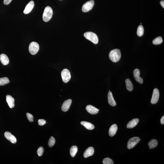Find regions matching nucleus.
<instances>
[{"label":"nucleus","instance_id":"obj_18","mask_svg":"<svg viewBox=\"0 0 164 164\" xmlns=\"http://www.w3.org/2000/svg\"><path fill=\"white\" fill-rule=\"evenodd\" d=\"M108 102L109 104L111 105L112 106H116V104L115 102L114 99L112 92L109 91L108 92Z\"/></svg>","mask_w":164,"mask_h":164},{"label":"nucleus","instance_id":"obj_16","mask_svg":"<svg viewBox=\"0 0 164 164\" xmlns=\"http://www.w3.org/2000/svg\"><path fill=\"white\" fill-rule=\"evenodd\" d=\"M0 61L4 65H7L9 63V60L8 56L4 53L1 54L0 56Z\"/></svg>","mask_w":164,"mask_h":164},{"label":"nucleus","instance_id":"obj_33","mask_svg":"<svg viewBox=\"0 0 164 164\" xmlns=\"http://www.w3.org/2000/svg\"><path fill=\"white\" fill-rule=\"evenodd\" d=\"M160 123L162 124L163 125L164 124V116L162 117L160 120Z\"/></svg>","mask_w":164,"mask_h":164},{"label":"nucleus","instance_id":"obj_19","mask_svg":"<svg viewBox=\"0 0 164 164\" xmlns=\"http://www.w3.org/2000/svg\"><path fill=\"white\" fill-rule=\"evenodd\" d=\"M138 118H134L130 121L127 125V127L129 129L133 128L137 125L139 122Z\"/></svg>","mask_w":164,"mask_h":164},{"label":"nucleus","instance_id":"obj_17","mask_svg":"<svg viewBox=\"0 0 164 164\" xmlns=\"http://www.w3.org/2000/svg\"><path fill=\"white\" fill-rule=\"evenodd\" d=\"M94 152L93 148L90 147L87 148L84 153V158H87L93 155Z\"/></svg>","mask_w":164,"mask_h":164},{"label":"nucleus","instance_id":"obj_20","mask_svg":"<svg viewBox=\"0 0 164 164\" xmlns=\"http://www.w3.org/2000/svg\"><path fill=\"white\" fill-rule=\"evenodd\" d=\"M81 124L85 127L86 129L89 130H92L95 128L94 125L92 123L86 121H82Z\"/></svg>","mask_w":164,"mask_h":164},{"label":"nucleus","instance_id":"obj_24","mask_svg":"<svg viewBox=\"0 0 164 164\" xmlns=\"http://www.w3.org/2000/svg\"><path fill=\"white\" fill-rule=\"evenodd\" d=\"M9 81L7 77H3L0 78V86H3L9 83Z\"/></svg>","mask_w":164,"mask_h":164},{"label":"nucleus","instance_id":"obj_4","mask_svg":"<svg viewBox=\"0 0 164 164\" xmlns=\"http://www.w3.org/2000/svg\"><path fill=\"white\" fill-rule=\"evenodd\" d=\"M39 50V45L36 42H32L29 45V50L31 54L34 55L38 52Z\"/></svg>","mask_w":164,"mask_h":164},{"label":"nucleus","instance_id":"obj_1","mask_svg":"<svg viewBox=\"0 0 164 164\" xmlns=\"http://www.w3.org/2000/svg\"><path fill=\"white\" fill-rule=\"evenodd\" d=\"M121 57V51L117 49L112 50L109 54L110 59L113 62H117L119 61Z\"/></svg>","mask_w":164,"mask_h":164},{"label":"nucleus","instance_id":"obj_25","mask_svg":"<svg viewBox=\"0 0 164 164\" xmlns=\"http://www.w3.org/2000/svg\"><path fill=\"white\" fill-rule=\"evenodd\" d=\"M144 30L143 27L142 25H139L138 27L137 31L138 36L139 37L142 36L144 35Z\"/></svg>","mask_w":164,"mask_h":164},{"label":"nucleus","instance_id":"obj_28","mask_svg":"<svg viewBox=\"0 0 164 164\" xmlns=\"http://www.w3.org/2000/svg\"><path fill=\"white\" fill-rule=\"evenodd\" d=\"M103 163L104 164H113L114 162L111 159L109 158H106L103 160Z\"/></svg>","mask_w":164,"mask_h":164},{"label":"nucleus","instance_id":"obj_5","mask_svg":"<svg viewBox=\"0 0 164 164\" xmlns=\"http://www.w3.org/2000/svg\"><path fill=\"white\" fill-rule=\"evenodd\" d=\"M140 138L138 137H134L130 139L128 142V149H130L134 147L140 142Z\"/></svg>","mask_w":164,"mask_h":164},{"label":"nucleus","instance_id":"obj_32","mask_svg":"<svg viewBox=\"0 0 164 164\" xmlns=\"http://www.w3.org/2000/svg\"><path fill=\"white\" fill-rule=\"evenodd\" d=\"M12 0H4V3L5 5H7L10 3Z\"/></svg>","mask_w":164,"mask_h":164},{"label":"nucleus","instance_id":"obj_31","mask_svg":"<svg viewBox=\"0 0 164 164\" xmlns=\"http://www.w3.org/2000/svg\"><path fill=\"white\" fill-rule=\"evenodd\" d=\"M38 125L40 126H43L46 124V122L45 120L43 119H39L38 121Z\"/></svg>","mask_w":164,"mask_h":164},{"label":"nucleus","instance_id":"obj_21","mask_svg":"<svg viewBox=\"0 0 164 164\" xmlns=\"http://www.w3.org/2000/svg\"><path fill=\"white\" fill-rule=\"evenodd\" d=\"M125 82L127 89L129 91H132L134 88L132 82L129 79H126Z\"/></svg>","mask_w":164,"mask_h":164},{"label":"nucleus","instance_id":"obj_9","mask_svg":"<svg viewBox=\"0 0 164 164\" xmlns=\"http://www.w3.org/2000/svg\"><path fill=\"white\" fill-rule=\"evenodd\" d=\"M4 136L7 140L9 141L12 144H16L17 140L16 138L9 132H6L4 133Z\"/></svg>","mask_w":164,"mask_h":164},{"label":"nucleus","instance_id":"obj_30","mask_svg":"<svg viewBox=\"0 0 164 164\" xmlns=\"http://www.w3.org/2000/svg\"><path fill=\"white\" fill-rule=\"evenodd\" d=\"M27 116L29 121L30 122H33L34 121V117L32 114L29 113H27L26 114Z\"/></svg>","mask_w":164,"mask_h":164},{"label":"nucleus","instance_id":"obj_13","mask_svg":"<svg viewBox=\"0 0 164 164\" xmlns=\"http://www.w3.org/2000/svg\"><path fill=\"white\" fill-rule=\"evenodd\" d=\"M34 6H35V3L33 1L30 2L26 6L24 11V13L25 14L29 13L33 9Z\"/></svg>","mask_w":164,"mask_h":164},{"label":"nucleus","instance_id":"obj_12","mask_svg":"<svg viewBox=\"0 0 164 164\" xmlns=\"http://www.w3.org/2000/svg\"><path fill=\"white\" fill-rule=\"evenodd\" d=\"M86 110L89 113L92 115L97 114L99 112V110L92 105H89L86 107Z\"/></svg>","mask_w":164,"mask_h":164},{"label":"nucleus","instance_id":"obj_10","mask_svg":"<svg viewBox=\"0 0 164 164\" xmlns=\"http://www.w3.org/2000/svg\"><path fill=\"white\" fill-rule=\"evenodd\" d=\"M134 77L136 80L139 83L142 84L143 82V79L140 77V71L138 69H135L133 72Z\"/></svg>","mask_w":164,"mask_h":164},{"label":"nucleus","instance_id":"obj_26","mask_svg":"<svg viewBox=\"0 0 164 164\" xmlns=\"http://www.w3.org/2000/svg\"><path fill=\"white\" fill-rule=\"evenodd\" d=\"M163 42V39L161 37H159L156 38L152 41L154 45H159L161 44Z\"/></svg>","mask_w":164,"mask_h":164},{"label":"nucleus","instance_id":"obj_34","mask_svg":"<svg viewBox=\"0 0 164 164\" xmlns=\"http://www.w3.org/2000/svg\"><path fill=\"white\" fill-rule=\"evenodd\" d=\"M160 4L163 8H164V1H160Z\"/></svg>","mask_w":164,"mask_h":164},{"label":"nucleus","instance_id":"obj_7","mask_svg":"<svg viewBox=\"0 0 164 164\" xmlns=\"http://www.w3.org/2000/svg\"><path fill=\"white\" fill-rule=\"evenodd\" d=\"M94 1L93 0L87 2L83 5L82 10L83 12L85 13L89 12L93 8L94 5Z\"/></svg>","mask_w":164,"mask_h":164},{"label":"nucleus","instance_id":"obj_29","mask_svg":"<svg viewBox=\"0 0 164 164\" xmlns=\"http://www.w3.org/2000/svg\"><path fill=\"white\" fill-rule=\"evenodd\" d=\"M44 152V149L42 147H40L39 148L38 150H37V154L39 157H41L43 155Z\"/></svg>","mask_w":164,"mask_h":164},{"label":"nucleus","instance_id":"obj_27","mask_svg":"<svg viewBox=\"0 0 164 164\" xmlns=\"http://www.w3.org/2000/svg\"><path fill=\"white\" fill-rule=\"evenodd\" d=\"M56 143V139L53 136H51L49 140L48 145L49 147H53L54 145Z\"/></svg>","mask_w":164,"mask_h":164},{"label":"nucleus","instance_id":"obj_3","mask_svg":"<svg viewBox=\"0 0 164 164\" xmlns=\"http://www.w3.org/2000/svg\"><path fill=\"white\" fill-rule=\"evenodd\" d=\"M84 36L86 39L92 42L95 44H97L99 42V39L98 36L96 35L91 32H86L84 34Z\"/></svg>","mask_w":164,"mask_h":164},{"label":"nucleus","instance_id":"obj_2","mask_svg":"<svg viewBox=\"0 0 164 164\" xmlns=\"http://www.w3.org/2000/svg\"><path fill=\"white\" fill-rule=\"evenodd\" d=\"M53 14V11L51 7L47 6L45 7L43 15V20L45 22H48L51 18Z\"/></svg>","mask_w":164,"mask_h":164},{"label":"nucleus","instance_id":"obj_6","mask_svg":"<svg viewBox=\"0 0 164 164\" xmlns=\"http://www.w3.org/2000/svg\"><path fill=\"white\" fill-rule=\"evenodd\" d=\"M61 76L63 82L65 83L69 82L71 78L70 72L68 69H63L61 72Z\"/></svg>","mask_w":164,"mask_h":164},{"label":"nucleus","instance_id":"obj_8","mask_svg":"<svg viewBox=\"0 0 164 164\" xmlns=\"http://www.w3.org/2000/svg\"><path fill=\"white\" fill-rule=\"evenodd\" d=\"M159 92L158 89L156 88L154 89L151 103L152 104H155L158 102L159 98Z\"/></svg>","mask_w":164,"mask_h":164},{"label":"nucleus","instance_id":"obj_23","mask_svg":"<svg viewBox=\"0 0 164 164\" xmlns=\"http://www.w3.org/2000/svg\"><path fill=\"white\" fill-rule=\"evenodd\" d=\"M78 148L76 146H72L70 149V154L71 156L74 157L75 156L78 152Z\"/></svg>","mask_w":164,"mask_h":164},{"label":"nucleus","instance_id":"obj_22","mask_svg":"<svg viewBox=\"0 0 164 164\" xmlns=\"http://www.w3.org/2000/svg\"><path fill=\"white\" fill-rule=\"evenodd\" d=\"M158 141L156 139H152L149 142L148 144L150 149L155 148L158 145Z\"/></svg>","mask_w":164,"mask_h":164},{"label":"nucleus","instance_id":"obj_11","mask_svg":"<svg viewBox=\"0 0 164 164\" xmlns=\"http://www.w3.org/2000/svg\"><path fill=\"white\" fill-rule=\"evenodd\" d=\"M71 103L72 100L71 99H69L65 101L63 103L61 107L62 111L64 112L67 111L70 107Z\"/></svg>","mask_w":164,"mask_h":164},{"label":"nucleus","instance_id":"obj_15","mask_svg":"<svg viewBox=\"0 0 164 164\" xmlns=\"http://www.w3.org/2000/svg\"><path fill=\"white\" fill-rule=\"evenodd\" d=\"M118 127L116 124L112 125L110 128L109 130V135L111 137H113L116 134L117 130Z\"/></svg>","mask_w":164,"mask_h":164},{"label":"nucleus","instance_id":"obj_14","mask_svg":"<svg viewBox=\"0 0 164 164\" xmlns=\"http://www.w3.org/2000/svg\"><path fill=\"white\" fill-rule=\"evenodd\" d=\"M6 101L10 108H12L14 107L15 100L14 99L12 96L9 95H6Z\"/></svg>","mask_w":164,"mask_h":164}]
</instances>
